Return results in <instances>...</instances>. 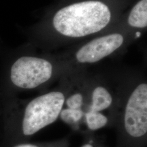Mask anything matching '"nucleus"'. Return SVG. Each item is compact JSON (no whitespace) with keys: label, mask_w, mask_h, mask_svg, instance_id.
Segmentation results:
<instances>
[{"label":"nucleus","mask_w":147,"mask_h":147,"mask_svg":"<svg viewBox=\"0 0 147 147\" xmlns=\"http://www.w3.org/2000/svg\"><path fill=\"white\" fill-rule=\"evenodd\" d=\"M125 26L137 33L147 27V0H134L122 20Z\"/></svg>","instance_id":"423d86ee"},{"label":"nucleus","mask_w":147,"mask_h":147,"mask_svg":"<svg viewBox=\"0 0 147 147\" xmlns=\"http://www.w3.org/2000/svg\"><path fill=\"white\" fill-rule=\"evenodd\" d=\"M134 0H59L37 25L40 48L74 46L117 28Z\"/></svg>","instance_id":"f257e3e1"},{"label":"nucleus","mask_w":147,"mask_h":147,"mask_svg":"<svg viewBox=\"0 0 147 147\" xmlns=\"http://www.w3.org/2000/svg\"><path fill=\"white\" fill-rule=\"evenodd\" d=\"M14 147H40V146L36 144H22L17 145V146Z\"/></svg>","instance_id":"6e6552de"},{"label":"nucleus","mask_w":147,"mask_h":147,"mask_svg":"<svg viewBox=\"0 0 147 147\" xmlns=\"http://www.w3.org/2000/svg\"><path fill=\"white\" fill-rule=\"evenodd\" d=\"M124 131L131 138L140 139L147 133V83L138 79L128 90L123 109Z\"/></svg>","instance_id":"39448f33"},{"label":"nucleus","mask_w":147,"mask_h":147,"mask_svg":"<svg viewBox=\"0 0 147 147\" xmlns=\"http://www.w3.org/2000/svg\"><path fill=\"white\" fill-rule=\"evenodd\" d=\"M81 147H94V146H93L91 144H90V143H86V144L82 145Z\"/></svg>","instance_id":"1a4fd4ad"},{"label":"nucleus","mask_w":147,"mask_h":147,"mask_svg":"<svg viewBox=\"0 0 147 147\" xmlns=\"http://www.w3.org/2000/svg\"><path fill=\"white\" fill-rule=\"evenodd\" d=\"M61 76L59 64L53 55L22 56L12 63L10 72L12 84L27 90L45 87Z\"/></svg>","instance_id":"7ed1b4c3"},{"label":"nucleus","mask_w":147,"mask_h":147,"mask_svg":"<svg viewBox=\"0 0 147 147\" xmlns=\"http://www.w3.org/2000/svg\"><path fill=\"white\" fill-rule=\"evenodd\" d=\"M140 35L125 26L121 21L117 28L86 40L58 55H53L59 64L61 77L66 74L84 70L127 47Z\"/></svg>","instance_id":"f03ea898"},{"label":"nucleus","mask_w":147,"mask_h":147,"mask_svg":"<svg viewBox=\"0 0 147 147\" xmlns=\"http://www.w3.org/2000/svg\"><path fill=\"white\" fill-rule=\"evenodd\" d=\"M65 90L61 82L59 89L38 95L25 108L22 120V131L30 136L57 121L63 109Z\"/></svg>","instance_id":"20e7f679"},{"label":"nucleus","mask_w":147,"mask_h":147,"mask_svg":"<svg viewBox=\"0 0 147 147\" xmlns=\"http://www.w3.org/2000/svg\"><path fill=\"white\" fill-rule=\"evenodd\" d=\"M109 121L107 115L100 113H85L84 115L83 123L91 131H96L106 126Z\"/></svg>","instance_id":"0eeeda50"}]
</instances>
